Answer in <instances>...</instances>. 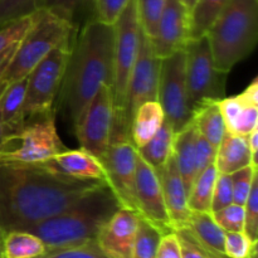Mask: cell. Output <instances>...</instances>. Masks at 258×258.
<instances>
[{"instance_id": "41", "label": "cell", "mask_w": 258, "mask_h": 258, "mask_svg": "<svg viewBox=\"0 0 258 258\" xmlns=\"http://www.w3.org/2000/svg\"><path fill=\"white\" fill-rule=\"evenodd\" d=\"M128 2L130 0H95L93 3L95 19L105 24L113 25Z\"/></svg>"}, {"instance_id": "32", "label": "cell", "mask_w": 258, "mask_h": 258, "mask_svg": "<svg viewBox=\"0 0 258 258\" xmlns=\"http://www.w3.org/2000/svg\"><path fill=\"white\" fill-rule=\"evenodd\" d=\"M165 3L166 0H136L141 30L150 39L155 35L156 27L160 20Z\"/></svg>"}, {"instance_id": "42", "label": "cell", "mask_w": 258, "mask_h": 258, "mask_svg": "<svg viewBox=\"0 0 258 258\" xmlns=\"http://www.w3.org/2000/svg\"><path fill=\"white\" fill-rule=\"evenodd\" d=\"M178 236L181 247V257L183 258H213L208 252L204 251L196 242V239L190 236L185 228L174 231Z\"/></svg>"}, {"instance_id": "43", "label": "cell", "mask_w": 258, "mask_h": 258, "mask_svg": "<svg viewBox=\"0 0 258 258\" xmlns=\"http://www.w3.org/2000/svg\"><path fill=\"white\" fill-rule=\"evenodd\" d=\"M196 149H197V169L198 174L202 173L206 168L214 164L217 149H214L201 134H197L196 138Z\"/></svg>"}, {"instance_id": "7", "label": "cell", "mask_w": 258, "mask_h": 258, "mask_svg": "<svg viewBox=\"0 0 258 258\" xmlns=\"http://www.w3.org/2000/svg\"><path fill=\"white\" fill-rule=\"evenodd\" d=\"M184 54L186 88L193 112L208 101H219L226 97L228 73L221 72L214 64L207 34L189 39L184 47Z\"/></svg>"}, {"instance_id": "21", "label": "cell", "mask_w": 258, "mask_h": 258, "mask_svg": "<svg viewBox=\"0 0 258 258\" xmlns=\"http://www.w3.org/2000/svg\"><path fill=\"white\" fill-rule=\"evenodd\" d=\"M184 228L212 257L227 258L224 254L226 232L214 221L212 212H191Z\"/></svg>"}, {"instance_id": "45", "label": "cell", "mask_w": 258, "mask_h": 258, "mask_svg": "<svg viewBox=\"0 0 258 258\" xmlns=\"http://www.w3.org/2000/svg\"><path fill=\"white\" fill-rule=\"evenodd\" d=\"M247 140H248V148L251 151L252 156V164L258 168L257 163V149H258V127L254 128L248 136H247Z\"/></svg>"}, {"instance_id": "34", "label": "cell", "mask_w": 258, "mask_h": 258, "mask_svg": "<svg viewBox=\"0 0 258 258\" xmlns=\"http://www.w3.org/2000/svg\"><path fill=\"white\" fill-rule=\"evenodd\" d=\"M256 176L257 168L253 165L244 166V168L231 174L232 189H233V203L244 206Z\"/></svg>"}, {"instance_id": "44", "label": "cell", "mask_w": 258, "mask_h": 258, "mask_svg": "<svg viewBox=\"0 0 258 258\" xmlns=\"http://www.w3.org/2000/svg\"><path fill=\"white\" fill-rule=\"evenodd\" d=\"M155 258H183L180 242L175 232H168L161 236Z\"/></svg>"}, {"instance_id": "38", "label": "cell", "mask_w": 258, "mask_h": 258, "mask_svg": "<svg viewBox=\"0 0 258 258\" xmlns=\"http://www.w3.org/2000/svg\"><path fill=\"white\" fill-rule=\"evenodd\" d=\"M35 0H0V27L32 14Z\"/></svg>"}, {"instance_id": "4", "label": "cell", "mask_w": 258, "mask_h": 258, "mask_svg": "<svg viewBox=\"0 0 258 258\" xmlns=\"http://www.w3.org/2000/svg\"><path fill=\"white\" fill-rule=\"evenodd\" d=\"M214 64L221 72L246 59L258 39V0H229L207 32Z\"/></svg>"}, {"instance_id": "1", "label": "cell", "mask_w": 258, "mask_h": 258, "mask_svg": "<svg viewBox=\"0 0 258 258\" xmlns=\"http://www.w3.org/2000/svg\"><path fill=\"white\" fill-rule=\"evenodd\" d=\"M102 183L72 178L48 163L0 161V229H27L57 216Z\"/></svg>"}, {"instance_id": "15", "label": "cell", "mask_w": 258, "mask_h": 258, "mask_svg": "<svg viewBox=\"0 0 258 258\" xmlns=\"http://www.w3.org/2000/svg\"><path fill=\"white\" fill-rule=\"evenodd\" d=\"M139 219L135 211L120 207L96 236L100 251L107 258H131Z\"/></svg>"}, {"instance_id": "27", "label": "cell", "mask_w": 258, "mask_h": 258, "mask_svg": "<svg viewBox=\"0 0 258 258\" xmlns=\"http://www.w3.org/2000/svg\"><path fill=\"white\" fill-rule=\"evenodd\" d=\"M47 251L42 239L32 232L19 229L5 233L3 241L4 258H35Z\"/></svg>"}, {"instance_id": "10", "label": "cell", "mask_w": 258, "mask_h": 258, "mask_svg": "<svg viewBox=\"0 0 258 258\" xmlns=\"http://www.w3.org/2000/svg\"><path fill=\"white\" fill-rule=\"evenodd\" d=\"M158 102L166 120L178 133L193 120L185 81V54L183 50L161 58L159 76Z\"/></svg>"}, {"instance_id": "5", "label": "cell", "mask_w": 258, "mask_h": 258, "mask_svg": "<svg viewBox=\"0 0 258 258\" xmlns=\"http://www.w3.org/2000/svg\"><path fill=\"white\" fill-rule=\"evenodd\" d=\"M76 33L71 23L48 10L33 12V22L22 39L17 43L12 58L5 66L0 82L8 83L24 78L54 48L70 42Z\"/></svg>"}, {"instance_id": "6", "label": "cell", "mask_w": 258, "mask_h": 258, "mask_svg": "<svg viewBox=\"0 0 258 258\" xmlns=\"http://www.w3.org/2000/svg\"><path fill=\"white\" fill-rule=\"evenodd\" d=\"M113 120L112 138H130V125L126 120V97L131 72L139 54L141 27L136 0H130L113 24Z\"/></svg>"}, {"instance_id": "29", "label": "cell", "mask_w": 258, "mask_h": 258, "mask_svg": "<svg viewBox=\"0 0 258 258\" xmlns=\"http://www.w3.org/2000/svg\"><path fill=\"white\" fill-rule=\"evenodd\" d=\"M229 0H201L190 13L189 39L206 35L211 25Z\"/></svg>"}, {"instance_id": "30", "label": "cell", "mask_w": 258, "mask_h": 258, "mask_svg": "<svg viewBox=\"0 0 258 258\" xmlns=\"http://www.w3.org/2000/svg\"><path fill=\"white\" fill-rule=\"evenodd\" d=\"M161 236L156 227L140 217L131 258H155Z\"/></svg>"}, {"instance_id": "11", "label": "cell", "mask_w": 258, "mask_h": 258, "mask_svg": "<svg viewBox=\"0 0 258 258\" xmlns=\"http://www.w3.org/2000/svg\"><path fill=\"white\" fill-rule=\"evenodd\" d=\"M19 145L0 154V161L42 164L66 150L55 126V111L28 120L18 135Z\"/></svg>"}, {"instance_id": "23", "label": "cell", "mask_w": 258, "mask_h": 258, "mask_svg": "<svg viewBox=\"0 0 258 258\" xmlns=\"http://www.w3.org/2000/svg\"><path fill=\"white\" fill-rule=\"evenodd\" d=\"M214 165L221 174H232L244 166L253 165L247 136L234 135L226 131L217 148Z\"/></svg>"}, {"instance_id": "2", "label": "cell", "mask_w": 258, "mask_h": 258, "mask_svg": "<svg viewBox=\"0 0 258 258\" xmlns=\"http://www.w3.org/2000/svg\"><path fill=\"white\" fill-rule=\"evenodd\" d=\"M73 37L58 97L60 112L75 126L101 86H112L115 32L113 25L92 18Z\"/></svg>"}, {"instance_id": "40", "label": "cell", "mask_w": 258, "mask_h": 258, "mask_svg": "<svg viewBox=\"0 0 258 258\" xmlns=\"http://www.w3.org/2000/svg\"><path fill=\"white\" fill-rule=\"evenodd\" d=\"M253 244L243 232H226L224 254L227 258H247Z\"/></svg>"}, {"instance_id": "17", "label": "cell", "mask_w": 258, "mask_h": 258, "mask_svg": "<svg viewBox=\"0 0 258 258\" xmlns=\"http://www.w3.org/2000/svg\"><path fill=\"white\" fill-rule=\"evenodd\" d=\"M226 131L248 136L258 127V80L254 78L243 92L218 101Z\"/></svg>"}, {"instance_id": "36", "label": "cell", "mask_w": 258, "mask_h": 258, "mask_svg": "<svg viewBox=\"0 0 258 258\" xmlns=\"http://www.w3.org/2000/svg\"><path fill=\"white\" fill-rule=\"evenodd\" d=\"M32 22L33 13L27 17H23L20 19L13 20V22L2 25L0 27V53L4 52L10 45L19 42L23 35L25 34V32L29 29Z\"/></svg>"}, {"instance_id": "26", "label": "cell", "mask_w": 258, "mask_h": 258, "mask_svg": "<svg viewBox=\"0 0 258 258\" xmlns=\"http://www.w3.org/2000/svg\"><path fill=\"white\" fill-rule=\"evenodd\" d=\"M173 126L168 120H164L163 125L158 130V133L143 146L138 149V154L143 160L155 170L160 169L168 161L173 154V141H174Z\"/></svg>"}, {"instance_id": "24", "label": "cell", "mask_w": 258, "mask_h": 258, "mask_svg": "<svg viewBox=\"0 0 258 258\" xmlns=\"http://www.w3.org/2000/svg\"><path fill=\"white\" fill-rule=\"evenodd\" d=\"M165 115L158 101L143 103L134 113L130 123V139L136 149H140L158 133Z\"/></svg>"}, {"instance_id": "16", "label": "cell", "mask_w": 258, "mask_h": 258, "mask_svg": "<svg viewBox=\"0 0 258 258\" xmlns=\"http://www.w3.org/2000/svg\"><path fill=\"white\" fill-rule=\"evenodd\" d=\"M190 13L180 0H166L151 43L159 58L183 50L189 40Z\"/></svg>"}, {"instance_id": "22", "label": "cell", "mask_w": 258, "mask_h": 258, "mask_svg": "<svg viewBox=\"0 0 258 258\" xmlns=\"http://www.w3.org/2000/svg\"><path fill=\"white\" fill-rule=\"evenodd\" d=\"M197 134H198V130L191 120L185 127L175 133L173 141V156L175 159L176 166H178L188 194L191 184L198 176L196 149Z\"/></svg>"}, {"instance_id": "39", "label": "cell", "mask_w": 258, "mask_h": 258, "mask_svg": "<svg viewBox=\"0 0 258 258\" xmlns=\"http://www.w3.org/2000/svg\"><path fill=\"white\" fill-rule=\"evenodd\" d=\"M232 203H233V189H232L231 174L218 173L213 189L211 212L213 213Z\"/></svg>"}, {"instance_id": "49", "label": "cell", "mask_w": 258, "mask_h": 258, "mask_svg": "<svg viewBox=\"0 0 258 258\" xmlns=\"http://www.w3.org/2000/svg\"><path fill=\"white\" fill-rule=\"evenodd\" d=\"M3 241H4V239L0 238V258H4V252H3Z\"/></svg>"}, {"instance_id": "46", "label": "cell", "mask_w": 258, "mask_h": 258, "mask_svg": "<svg viewBox=\"0 0 258 258\" xmlns=\"http://www.w3.org/2000/svg\"><path fill=\"white\" fill-rule=\"evenodd\" d=\"M5 83L0 82V91H2V88L4 87ZM12 141L8 139L7 136V133H5L4 130V126H3V122H2V118H0V154L4 153V151L7 150H10L12 149Z\"/></svg>"}, {"instance_id": "13", "label": "cell", "mask_w": 258, "mask_h": 258, "mask_svg": "<svg viewBox=\"0 0 258 258\" xmlns=\"http://www.w3.org/2000/svg\"><path fill=\"white\" fill-rule=\"evenodd\" d=\"M161 58L158 57L151 39L141 30L140 48L131 72L126 97V120L131 123L135 111L148 101H158Z\"/></svg>"}, {"instance_id": "8", "label": "cell", "mask_w": 258, "mask_h": 258, "mask_svg": "<svg viewBox=\"0 0 258 258\" xmlns=\"http://www.w3.org/2000/svg\"><path fill=\"white\" fill-rule=\"evenodd\" d=\"M71 42L72 39L62 43L48 53L27 76L24 101L27 121L55 111L53 106L64 76Z\"/></svg>"}, {"instance_id": "35", "label": "cell", "mask_w": 258, "mask_h": 258, "mask_svg": "<svg viewBox=\"0 0 258 258\" xmlns=\"http://www.w3.org/2000/svg\"><path fill=\"white\" fill-rule=\"evenodd\" d=\"M243 233L252 243H258V175L253 180L249 196L244 203Z\"/></svg>"}, {"instance_id": "25", "label": "cell", "mask_w": 258, "mask_h": 258, "mask_svg": "<svg viewBox=\"0 0 258 258\" xmlns=\"http://www.w3.org/2000/svg\"><path fill=\"white\" fill-rule=\"evenodd\" d=\"M193 122L198 133L217 149L226 133L223 116L219 110L218 101H208L199 106L193 115Z\"/></svg>"}, {"instance_id": "47", "label": "cell", "mask_w": 258, "mask_h": 258, "mask_svg": "<svg viewBox=\"0 0 258 258\" xmlns=\"http://www.w3.org/2000/svg\"><path fill=\"white\" fill-rule=\"evenodd\" d=\"M17 43H15V44H13V45H10V47L7 48L4 52L0 53V76H2L3 71H4V68H5V66L8 64V62H9L10 58H12L13 53H14L15 48H17Z\"/></svg>"}, {"instance_id": "3", "label": "cell", "mask_w": 258, "mask_h": 258, "mask_svg": "<svg viewBox=\"0 0 258 258\" xmlns=\"http://www.w3.org/2000/svg\"><path fill=\"white\" fill-rule=\"evenodd\" d=\"M122 207L107 183L81 197L57 216L28 227L24 231L39 237L47 249L76 247L95 242L101 227Z\"/></svg>"}, {"instance_id": "48", "label": "cell", "mask_w": 258, "mask_h": 258, "mask_svg": "<svg viewBox=\"0 0 258 258\" xmlns=\"http://www.w3.org/2000/svg\"><path fill=\"white\" fill-rule=\"evenodd\" d=\"M180 2L181 4L186 8V10H188L189 13H191L201 0H180Z\"/></svg>"}, {"instance_id": "19", "label": "cell", "mask_w": 258, "mask_h": 258, "mask_svg": "<svg viewBox=\"0 0 258 258\" xmlns=\"http://www.w3.org/2000/svg\"><path fill=\"white\" fill-rule=\"evenodd\" d=\"M27 77L4 85L0 91V118L8 139L17 141L18 135L27 123L24 113Z\"/></svg>"}, {"instance_id": "33", "label": "cell", "mask_w": 258, "mask_h": 258, "mask_svg": "<svg viewBox=\"0 0 258 258\" xmlns=\"http://www.w3.org/2000/svg\"><path fill=\"white\" fill-rule=\"evenodd\" d=\"M212 214L224 232H243L244 206L242 204L232 203Z\"/></svg>"}, {"instance_id": "9", "label": "cell", "mask_w": 258, "mask_h": 258, "mask_svg": "<svg viewBox=\"0 0 258 258\" xmlns=\"http://www.w3.org/2000/svg\"><path fill=\"white\" fill-rule=\"evenodd\" d=\"M113 120V88L105 83L83 108L73 126L81 149L101 160L110 145Z\"/></svg>"}, {"instance_id": "20", "label": "cell", "mask_w": 258, "mask_h": 258, "mask_svg": "<svg viewBox=\"0 0 258 258\" xmlns=\"http://www.w3.org/2000/svg\"><path fill=\"white\" fill-rule=\"evenodd\" d=\"M50 166L72 178L106 181V171L96 156L83 149L60 151L47 161Z\"/></svg>"}, {"instance_id": "28", "label": "cell", "mask_w": 258, "mask_h": 258, "mask_svg": "<svg viewBox=\"0 0 258 258\" xmlns=\"http://www.w3.org/2000/svg\"><path fill=\"white\" fill-rule=\"evenodd\" d=\"M217 175L218 171L214 164L198 174L188 194V206L191 212H211Z\"/></svg>"}, {"instance_id": "37", "label": "cell", "mask_w": 258, "mask_h": 258, "mask_svg": "<svg viewBox=\"0 0 258 258\" xmlns=\"http://www.w3.org/2000/svg\"><path fill=\"white\" fill-rule=\"evenodd\" d=\"M35 258H107L100 248L97 247L96 242L82 244L76 247H66V248L47 249L43 254Z\"/></svg>"}, {"instance_id": "14", "label": "cell", "mask_w": 258, "mask_h": 258, "mask_svg": "<svg viewBox=\"0 0 258 258\" xmlns=\"http://www.w3.org/2000/svg\"><path fill=\"white\" fill-rule=\"evenodd\" d=\"M135 201L136 212L141 218L156 227L163 234L173 232L158 173L140 156L136 166Z\"/></svg>"}, {"instance_id": "18", "label": "cell", "mask_w": 258, "mask_h": 258, "mask_svg": "<svg viewBox=\"0 0 258 258\" xmlns=\"http://www.w3.org/2000/svg\"><path fill=\"white\" fill-rule=\"evenodd\" d=\"M161 184L164 202L173 231L184 228L190 217L186 190L173 154L160 169L156 170Z\"/></svg>"}, {"instance_id": "31", "label": "cell", "mask_w": 258, "mask_h": 258, "mask_svg": "<svg viewBox=\"0 0 258 258\" xmlns=\"http://www.w3.org/2000/svg\"><path fill=\"white\" fill-rule=\"evenodd\" d=\"M93 3L95 0H35L34 10H48L77 29V15L87 4L93 7Z\"/></svg>"}, {"instance_id": "12", "label": "cell", "mask_w": 258, "mask_h": 258, "mask_svg": "<svg viewBox=\"0 0 258 258\" xmlns=\"http://www.w3.org/2000/svg\"><path fill=\"white\" fill-rule=\"evenodd\" d=\"M138 149L128 138L111 139L105 155L101 159L106 171V181L120 204L136 212L135 183ZM138 213V212H136Z\"/></svg>"}]
</instances>
